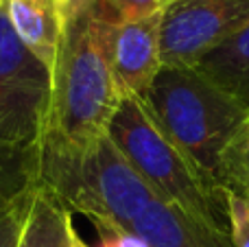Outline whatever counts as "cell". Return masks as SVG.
<instances>
[{"label":"cell","mask_w":249,"mask_h":247,"mask_svg":"<svg viewBox=\"0 0 249 247\" xmlns=\"http://www.w3.org/2000/svg\"><path fill=\"white\" fill-rule=\"evenodd\" d=\"M171 2H177V0H166V4H171Z\"/></svg>","instance_id":"cell-21"},{"label":"cell","mask_w":249,"mask_h":247,"mask_svg":"<svg viewBox=\"0 0 249 247\" xmlns=\"http://www.w3.org/2000/svg\"><path fill=\"white\" fill-rule=\"evenodd\" d=\"M68 247H90L86 243V239L77 232L74 223H70V228H68Z\"/></svg>","instance_id":"cell-19"},{"label":"cell","mask_w":249,"mask_h":247,"mask_svg":"<svg viewBox=\"0 0 249 247\" xmlns=\"http://www.w3.org/2000/svg\"><path fill=\"white\" fill-rule=\"evenodd\" d=\"M107 134L160 201L177 208L201 226L228 234L225 199L201 182L197 171L164 136L140 101H121Z\"/></svg>","instance_id":"cell-4"},{"label":"cell","mask_w":249,"mask_h":247,"mask_svg":"<svg viewBox=\"0 0 249 247\" xmlns=\"http://www.w3.org/2000/svg\"><path fill=\"white\" fill-rule=\"evenodd\" d=\"M116 18L96 0L68 18L55 68L42 140L88 147L107 136L121 105L109 66V29Z\"/></svg>","instance_id":"cell-1"},{"label":"cell","mask_w":249,"mask_h":247,"mask_svg":"<svg viewBox=\"0 0 249 247\" xmlns=\"http://www.w3.org/2000/svg\"><path fill=\"white\" fill-rule=\"evenodd\" d=\"M249 26V0H177L164 7L162 66H195L208 51Z\"/></svg>","instance_id":"cell-6"},{"label":"cell","mask_w":249,"mask_h":247,"mask_svg":"<svg viewBox=\"0 0 249 247\" xmlns=\"http://www.w3.org/2000/svg\"><path fill=\"white\" fill-rule=\"evenodd\" d=\"M162 11L142 20L112 22L109 66L121 99H144L162 68Z\"/></svg>","instance_id":"cell-7"},{"label":"cell","mask_w":249,"mask_h":247,"mask_svg":"<svg viewBox=\"0 0 249 247\" xmlns=\"http://www.w3.org/2000/svg\"><path fill=\"white\" fill-rule=\"evenodd\" d=\"M131 230L149 247H234L228 234L193 221L160 199L133 221Z\"/></svg>","instance_id":"cell-9"},{"label":"cell","mask_w":249,"mask_h":247,"mask_svg":"<svg viewBox=\"0 0 249 247\" xmlns=\"http://www.w3.org/2000/svg\"><path fill=\"white\" fill-rule=\"evenodd\" d=\"M118 22L142 20L153 13L164 11L166 0H99Z\"/></svg>","instance_id":"cell-16"},{"label":"cell","mask_w":249,"mask_h":247,"mask_svg":"<svg viewBox=\"0 0 249 247\" xmlns=\"http://www.w3.org/2000/svg\"><path fill=\"white\" fill-rule=\"evenodd\" d=\"M31 199H33V191L0 210V247H18L26 217H29Z\"/></svg>","instance_id":"cell-15"},{"label":"cell","mask_w":249,"mask_h":247,"mask_svg":"<svg viewBox=\"0 0 249 247\" xmlns=\"http://www.w3.org/2000/svg\"><path fill=\"white\" fill-rule=\"evenodd\" d=\"M16 35L24 48L48 70L55 68L64 39V13L59 0H4Z\"/></svg>","instance_id":"cell-8"},{"label":"cell","mask_w":249,"mask_h":247,"mask_svg":"<svg viewBox=\"0 0 249 247\" xmlns=\"http://www.w3.org/2000/svg\"><path fill=\"white\" fill-rule=\"evenodd\" d=\"M51 101V72L20 42L0 4V153L39 147Z\"/></svg>","instance_id":"cell-5"},{"label":"cell","mask_w":249,"mask_h":247,"mask_svg":"<svg viewBox=\"0 0 249 247\" xmlns=\"http://www.w3.org/2000/svg\"><path fill=\"white\" fill-rule=\"evenodd\" d=\"M234 191H243V193H249V179H245V182L241 184L238 188H234Z\"/></svg>","instance_id":"cell-20"},{"label":"cell","mask_w":249,"mask_h":247,"mask_svg":"<svg viewBox=\"0 0 249 247\" xmlns=\"http://www.w3.org/2000/svg\"><path fill=\"white\" fill-rule=\"evenodd\" d=\"M225 206H228V236L234 247H249V193L225 191Z\"/></svg>","instance_id":"cell-14"},{"label":"cell","mask_w":249,"mask_h":247,"mask_svg":"<svg viewBox=\"0 0 249 247\" xmlns=\"http://www.w3.org/2000/svg\"><path fill=\"white\" fill-rule=\"evenodd\" d=\"M249 179V116L243 121L225 151V191Z\"/></svg>","instance_id":"cell-13"},{"label":"cell","mask_w":249,"mask_h":247,"mask_svg":"<svg viewBox=\"0 0 249 247\" xmlns=\"http://www.w3.org/2000/svg\"><path fill=\"white\" fill-rule=\"evenodd\" d=\"M37 184V149L0 153V210L29 195Z\"/></svg>","instance_id":"cell-12"},{"label":"cell","mask_w":249,"mask_h":247,"mask_svg":"<svg viewBox=\"0 0 249 247\" xmlns=\"http://www.w3.org/2000/svg\"><path fill=\"white\" fill-rule=\"evenodd\" d=\"M138 101L201 182L225 199V151L247 114L190 66H162Z\"/></svg>","instance_id":"cell-3"},{"label":"cell","mask_w":249,"mask_h":247,"mask_svg":"<svg viewBox=\"0 0 249 247\" xmlns=\"http://www.w3.org/2000/svg\"><path fill=\"white\" fill-rule=\"evenodd\" d=\"M72 214L57 201L48 188L35 184L29 217L18 247H68V228Z\"/></svg>","instance_id":"cell-11"},{"label":"cell","mask_w":249,"mask_h":247,"mask_svg":"<svg viewBox=\"0 0 249 247\" xmlns=\"http://www.w3.org/2000/svg\"><path fill=\"white\" fill-rule=\"evenodd\" d=\"M59 2H61V13H64V20H68V18H72V16H77V13L90 9L96 0H59Z\"/></svg>","instance_id":"cell-18"},{"label":"cell","mask_w":249,"mask_h":247,"mask_svg":"<svg viewBox=\"0 0 249 247\" xmlns=\"http://www.w3.org/2000/svg\"><path fill=\"white\" fill-rule=\"evenodd\" d=\"M2 2H4V0H0V4H2Z\"/></svg>","instance_id":"cell-22"},{"label":"cell","mask_w":249,"mask_h":247,"mask_svg":"<svg viewBox=\"0 0 249 247\" xmlns=\"http://www.w3.org/2000/svg\"><path fill=\"white\" fill-rule=\"evenodd\" d=\"M99 245L96 247H149L140 234L124 228H96Z\"/></svg>","instance_id":"cell-17"},{"label":"cell","mask_w":249,"mask_h":247,"mask_svg":"<svg viewBox=\"0 0 249 247\" xmlns=\"http://www.w3.org/2000/svg\"><path fill=\"white\" fill-rule=\"evenodd\" d=\"M190 68L249 116V26L208 51Z\"/></svg>","instance_id":"cell-10"},{"label":"cell","mask_w":249,"mask_h":247,"mask_svg":"<svg viewBox=\"0 0 249 247\" xmlns=\"http://www.w3.org/2000/svg\"><path fill=\"white\" fill-rule=\"evenodd\" d=\"M37 184L53 193L70 214H83L94 228H124L158 201L107 136L88 147L39 140Z\"/></svg>","instance_id":"cell-2"}]
</instances>
